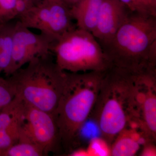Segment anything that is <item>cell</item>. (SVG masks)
<instances>
[{"label":"cell","mask_w":156,"mask_h":156,"mask_svg":"<svg viewBox=\"0 0 156 156\" xmlns=\"http://www.w3.org/2000/svg\"><path fill=\"white\" fill-rule=\"evenodd\" d=\"M102 49L112 66L134 74L156 70V16L132 11Z\"/></svg>","instance_id":"6da1fadb"},{"label":"cell","mask_w":156,"mask_h":156,"mask_svg":"<svg viewBox=\"0 0 156 156\" xmlns=\"http://www.w3.org/2000/svg\"><path fill=\"white\" fill-rule=\"evenodd\" d=\"M135 74L115 66L104 73L90 115L109 147L116 136L135 119Z\"/></svg>","instance_id":"7a4b0ae2"},{"label":"cell","mask_w":156,"mask_h":156,"mask_svg":"<svg viewBox=\"0 0 156 156\" xmlns=\"http://www.w3.org/2000/svg\"><path fill=\"white\" fill-rule=\"evenodd\" d=\"M105 71L69 73L54 115L59 146L70 153L79 144L83 126L91 115Z\"/></svg>","instance_id":"3957f363"},{"label":"cell","mask_w":156,"mask_h":156,"mask_svg":"<svg viewBox=\"0 0 156 156\" xmlns=\"http://www.w3.org/2000/svg\"><path fill=\"white\" fill-rule=\"evenodd\" d=\"M52 54L34 58L9 79L15 87L16 97L27 105L54 115L69 72L58 67Z\"/></svg>","instance_id":"277c9868"},{"label":"cell","mask_w":156,"mask_h":156,"mask_svg":"<svg viewBox=\"0 0 156 156\" xmlns=\"http://www.w3.org/2000/svg\"><path fill=\"white\" fill-rule=\"evenodd\" d=\"M52 52L58 67L67 72H104L112 66L92 33L77 27L57 41Z\"/></svg>","instance_id":"5b68a950"},{"label":"cell","mask_w":156,"mask_h":156,"mask_svg":"<svg viewBox=\"0 0 156 156\" xmlns=\"http://www.w3.org/2000/svg\"><path fill=\"white\" fill-rule=\"evenodd\" d=\"M27 28L34 29L55 43L75 29L70 9L62 1L43 0L35 3L17 18Z\"/></svg>","instance_id":"8992f818"},{"label":"cell","mask_w":156,"mask_h":156,"mask_svg":"<svg viewBox=\"0 0 156 156\" xmlns=\"http://www.w3.org/2000/svg\"><path fill=\"white\" fill-rule=\"evenodd\" d=\"M55 43L44 34L33 32L17 19L13 32L12 60L5 73L10 76L34 58L52 54Z\"/></svg>","instance_id":"52a82bcc"},{"label":"cell","mask_w":156,"mask_h":156,"mask_svg":"<svg viewBox=\"0 0 156 156\" xmlns=\"http://www.w3.org/2000/svg\"><path fill=\"white\" fill-rule=\"evenodd\" d=\"M135 122L150 136L156 138V70L135 74Z\"/></svg>","instance_id":"ba28073f"},{"label":"cell","mask_w":156,"mask_h":156,"mask_svg":"<svg viewBox=\"0 0 156 156\" xmlns=\"http://www.w3.org/2000/svg\"><path fill=\"white\" fill-rule=\"evenodd\" d=\"M23 131L41 147L45 155L59 146L58 129L54 115L25 104Z\"/></svg>","instance_id":"9c48e42d"},{"label":"cell","mask_w":156,"mask_h":156,"mask_svg":"<svg viewBox=\"0 0 156 156\" xmlns=\"http://www.w3.org/2000/svg\"><path fill=\"white\" fill-rule=\"evenodd\" d=\"M131 12L119 0H103L92 33L102 48L111 41Z\"/></svg>","instance_id":"30bf717a"},{"label":"cell","mask_w":156,"mask_h":156,"mask_svg":"<svg viewBox=\"0 0 156 156\" xmlns=\"http://www.w3.org/2000/svg\"><path fill=\"white\" fill-rule=\"evenodd\" d=\"M149 142H155L136 122H132L120 132L110 146L112 156H132L141 146Z\"/></svg>","instance_id":"8fae6325"},{"label":"cell","mask_w":156,"mask_h":156,"mask_svg":"<svg viewBox=\"0 0 156 156\" xmlns=\"http://www.w3.org/2000/svg\"><path fill=\"white\" fill-rule=\"evenodd\" d=\"M103 0H81L70 8L77 28L92 33Z\"/></svg>","instance_id":"7c38bea8"},{"label":"cell","mask_w":156,"mask_h":156,"mask_svg":"<svg viewBox=\"0 0 156 156\" xmlns=\"http://www.w3.org/2000/svg\"><path fill=\"white\" fill-rule=\"evenodd\" d=\"M17 20L0 25V73H5L11 63L13 32Z\"/></svg>","instance_id":"4fadbf2b"},{"label":"cell","mask_w":156,"mask_h":156,"mask_svg":"<svg viewBox=\"0 0 156 156\" xmlns=\"http://www.w3.org/2000/svg\"><path fill=\"white\" fill-rule=\"evenodd\" d=\"M25 103L18 97L0 111V128L22 126L24 122Z\"/></svg>","instance_id":"5bb4252c"},{"label":"cell","mask_w":156,"mask_h":156,"mask_svg":"<svg viewBox=\"0 0 156 156\" xmlns=\"http://www.w3.org/2000/svg\"><path fill=\"white\" fill-rule=\"evenodd\" d=\"M46 155L41 147L23 131L21 127L18 141L4 151L0 156H41Z\"/></svg>","instance_id":"9a60e30c"},{"label":"cell","mask_w":156,"mask_h":156,"mask_svg":"<svg viewBox=\"0 0 156 156\" xmlns=\"http://www.w3.org/2000/svg\"><path fill=\"white\" fill-rule=\"evenodd\" d=\"M21 127L0 128V154L17 142Z\"/></svg>","instance_id":"2e32d148"},{"label":"cell","mask_w":156,"mask_h":156,"mask_svg":"<svg viewBox=\"0 0 156 156\" xmlns=\"http://www.w3.org/2000/svg\"><path fill=\"white\" fill-rule=\"evenodd\" d=\"M132 12L156 16V5L150 0H119Z\"/></svg>","instance_id":"e0dca14e"},{"label":"cell","mask_w":156,"mask_h":156,"mask_svg":"<svg viewBox=\"0 0 156 156\" xmlns=\"http://www.w3.org/2000/svg\"><path fill=\"white\" fill-rule=\"evenodd\" d=\"M16 95L15 87L10 79L0 76V111L10 103Z\"/></svg>","instance_id":"ac0fdd59"},{"label":"cell","mask_w":156,"mask_h":156,"mask_svg":"<svg viewBox=\"0 0 156 156\" xmlns=\"http://www.w3.org/2000/svg\"><path fill=\"white\" fill-rule=\"evenodd\" d=\"M16 0H0V24L17 19Z\"/></svg>","instance_id":"d6986e66"},{"label":"cell","mask_w":156,"mask_h":156,"mask_svg":"<svg viewBox=\"0 0 156 156\" xmlns=\"http://www.w3.org/2000/svg\"><path fill=\"white\" fill-rule=\"evenodd\" d=\"M154 142L147 143L143 146L144 148L141 152V156H154L156 154V148Z\"/></svg>","instance_id":"ffe728a7"},{"label":"cell","mask_w":156,"mask_h":156,"mask_svg":"<svg viewBox=\"0 0 156 156\" xmlns=\"http://www.w3.org/2000/svg\"><path fill=\"white\" fill-rule=\"evenodd\" d=\"M24 1H26L27 2L31 4V5H34L36 3L35 0H24Z\"/></svg>","instance_id":"44dd1931"},{"label":"cell","mask_w":156,"mask_h":156,"mask_svg":"<svg viewBox=\"0 0 156 156\" xmlns=\"http://www.w3.org/2000/svg\"><path fill=\"white\" fill-rule=\"evenodd\" d=\"M0 25H1V24H0Z\"/></svg>","instance_id":"7402d4cb"}]
</instances>
